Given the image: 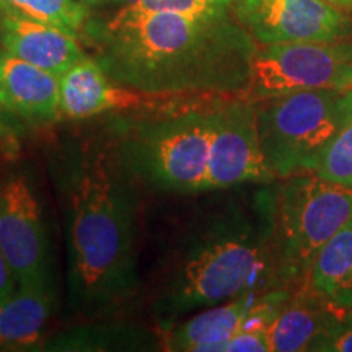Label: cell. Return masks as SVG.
<instances>
[{
  "mask_svg": "<svg viewBox=\"0 0 352 352\" xmlns=\"http://www.w3.org/2000/svg\"><path fill=\"white\" fill-rule=\"evenodd\" d=\"M50 173L64 214L69 311L88 321L113 318L140 287V183L122 160L116 122L65 138Z\"/></svg>",
  "mask_w": 352,
  "mask_h": 352,
  "instance_id": "1",
  "label": "cell"
},
{
  "mask_svg": "<svg viewBox=\"0 0 352 352\" xmlns=\"http://www.w3.org/2000/svg\"><path fill=\"white\" fill-rule=\"evenodd\" d=\"M279 285L267 209L259 222L240 209L196 217L179 230L151 289L153 323L166 333L188 315Z\"/></svg>",
  "mask_w": 352,
  "mask_h": 352,
  "instance_id": "3",
  "label": "cell"
},
{
  "mask_svg": "<svg viewBox=\"0 0 352 352\" xmlns=\"http://www.w3.org/2000/svg\"><path fill=\"white\" fill-rule=\"evenodd\" d=\"M78 2H82L83 6H87L88 8H91V10H95V8H98L103 6L107 0H78Z\"/></svg>",
  "mask_w": 352,
  "mask_h": 352,
  "instance_id": "28",
  "label": "cell"
},
{
  "mask_svg": "<svg viewBox=\"0 0 352 352\" xmlns=\"http://www.w3.org/2000/svg\"><path fill=\"white\" fill-rule=\"evenodd\" d=\"M23 121L25 120H21V118L16 116V114H13L10 109H8L6 104H3L2 101H0V124L16 129V127H19Z\"/></svg>",
  "mask_w": 352,
  "mask_h": 352,
  "instance_id": "25",
  "label": "cell"
},
{
  "mask_svg": "<svg viewBox=\"0 0 352 352\" xmlns=\"http://www.w3.org/2000/svg\"><path fill=\"white\" fill-rule=\"evenodd\" d=\"M235 0H107L101 7H132L148 12L179 13L186 16L228 15Z\"/></svg>",
  "mask_w": 352,
  "mask_h": 352,
  "instance_id": "21",
  "label": "cell"
},
{
  "mask_svg": "<svg viewBox=\"0 0 352 352\" xmlns=\"http://www.w3.org/2000/svg\"><path fill=\"white\" fill-rule=\"evenodd\" d=\"M232 12L259 46L352 38V15L327 0H235Z\"/></svg>",
  "mask_w": 352,
  "mask_h": 352,
  "instance_id": "9",
  "label": "cell"
},
{
  "mask_svg": "<svg viewBox=\"0 0 352 352\" xmlns=\"http://www.w3.org/2000/svg\"><path fill=\"white\" fill-rule=\"evenodd\" d=\"M328 3H331L336 8H340V10L349 13L352 15V0H327Z\"/></svg>",
  "mask_w": 352,
  "mask_h": 352,
  "instance_id": "27",
  "label": "cell"
},
{
  "mask_svg": "<svg viewBox=\"0 0 352 352\" xmlns=\"http://www.w3.org/2000/svg\"><path fill=\"white\" fill-rule=\"evenodd\" d=\"M59 77L0 51V101L28 122H50L60 116Z\"/></svg>",
  "mask_w": 352,
  "mask_h": 352,
  "instance_id": "13",
  "label": "cell"
},
{
  "mask_svg": "<svg viewBox=\"0 0 352 352\" xmlns=\"http://www.w3.org/2000/svg\"><path fill=\"white\" fill-rule=\"evenodd\" d=\"M2 50L60 77L87 56L80 38L38 20L0 13Z\"/></svg>",
  "mask_w": 352,
  "mask_h": 352,
  "instance_id": "11",
  "label": "cell"
},
{
  "mask_svg": "<svg viewBox=\"0 0 352 352\" xmlns=\"http://www.w3.org/2000/svg\"><path fill=\"white\" fill-rule=\"evenodd\" d=\"M54 310V289L19 287L10 298L0 303V349H39Z\"/></svg>",
  "mask_w": 352,
  "mask_h": 352,
  "instance_id": "16",
  "label": "cell"
},
{
  "mask_svg": "<svg viewBox=\"0 0 352 352\" xmlns=\"http://www.w3.org/2000/svg\"><path fill=\"white\" fill-rule=\"evenodd\" d=\"M264 162L276 178L314 173L352 107V88H321L254 101Z\"/></svg>",
  "mask_w": 352,
  "mask_h": 352,
  "instance_id": "6",
  "label": "cell"
},
{
  "mask_svg": "<svg viewBox=\"0 0 352 352\" xmlns=\"http://www.w3.org/2000/svg\"><path fill=\"white\" fill-rule=\"evenodd\" d=\"M16 290H19V284H16L10 266H8L6 256H3L2 250H0V303L10 298Z\"/></svg>",
  "mask_w": 352,
  "mask_h": 352,
  "instance_id": "24",
  "label": "cell"
},
{
  "mask_svg": "<svg viewBox=\"0 0 352 352\" xmlns=\"http://www.w3.org/2000/svg\"><path fill=\"white\" fill-rule=\"evenodd\" d=\"M15 138H16V129L0 124V142L7 144L8 147H10V145L15 142Z\"/></svg>",
  "mask_w": 352,
  "mask_h": 352,
  "instance_id": "26",
  "label": "cell"
},
{
  "mask_svg": "<svg viewBox=\"0 0 352 352\" xmlns=\"http://www.w3.org/2000/svg\"><path fill=\"white\" fill-rule=\"evenodd\" d=\"M320 178L352 188V107L314 171Z\"/></svg>",
  "mask_w": 352,
  "mask_h": 352,
  "instance_id": "20",
  "label": "cell"
},
{
  "mask_svg": "<svg viewBox=\"0 0 352 352\" xmlns=\"http://www.w3.org/2000/svg\"><path fill=\"white\" fill-rule=\"evenodd\" d=\"M263 290H250L239 297L199 310L166 331V351L223 352L228 340L239 331L250 308Z\"/></svg>",
  "mask_w": 352,
  "mask_h": 352,
  "instance_id": "15",
  "label": "cell"
},
{
  "mask_svg": "<svg viewBox=\"0 0 352 352\" xmlns=\"http://www.w3.org/2000/svg\"><path fill=\"white\" fill-rule=\"evenodd\" d=\"M116 126L122 160L140 184L175 195L208 191L212 108Z\"/></svg>",
  "mask_w": 352,
  "mask_h": 352,
  "instance_id": "5",
  "label": "cell"
},
{
  "mask_svg": "<svg viewBox=\"0 0 352 352\" xmlns=\"http://www.w3.org/2000/svg\"><path fill=\"white\" fill-rule=\"evenodd\" d=\"M0 51H2V41H0Z\"/></svg>",
  "mask_w": 352,
  "mask_h": 352,
  "instance_id": "29",
  "label": "cell"
},
{
  "mask_svg": "<svg viewBox=\"0 0 352 352\" xmlns=\"http://www.w3.org/2000/svg\"><path fill=\"white\" fill-rule=\"evenodd\" d=\"M101 8L78 38L118 85L145 95L245 94L259 44L230 13Z\"/></svg>",
  "mask_w": 352,
  "mask_h": 352,
  "instance_id": "2",
  "label": "cell"
},
{
  "mask_svg": "<svg viewBox=\"0 0 352 352\" xmlns=\"http://www.w3.org/2000/svg\"><path fill=\"white\" fill-rule=\"evenodd\" d=\"M155 338L147 329L131 324L100 323L72 328L44 341L46 351H151L157 349Z\"/></svg>",
  "mask_w": 352,
  "mask_h": 352,
  "instance_id": "18",
  "label": "cell"
},
{
  "mask_svg": "<svg viewBox=\"0 0 352 352\" xmlns=\"http://www.w3.org/2000/svg\"><path fill=\"white\" fill-rule=\"evenodd\" d=\"M90 12L78 0H0V13L44 21L77 38Z\"/></svg>",
  "mask_w": 352,
  "mask_h": 352,
  "instance_id": "19",
  "label": "cell"
},
{
  "mask_svg": "<svg viewBox=\"0 0 352 352\" xmlns=\"http://www.w3.org/2000/svg\"><path fill=\"white\" fill-rule=\"evenodd\" d=\"M60 116L88 120L101 113L138 108L145 94L118 85L94 57L85 56L59 77Z\"/></svg>",
  "mask_w": 352,
  "mask_h": 352,
  "instance_id": "12",
  "label": "cell"
},
{
  "mask_svg": "<svg viewBox=\"0 0 352 352\" xmlns=\"http://www.w3.org/2000/svg\"><path fill=\"white\" fill-rule=\"evenodd\" d=\"M305 285L341 310H352V219L321 246Z\"/></svg>",
  "mask_w": 352,
  "mask_h": 352,
  "instance_id": "17",
  "label": "cell"
},
{
  "mask_svg": "<svg viewBox=\"0 0 352 352\" xmlns=\"http://www.w3.org/2000/svg\"><path fill=\"white\" fill-rule=\"evenodd\" d=\"M0 250L19 287L54 289L41 202L23 173L0 182Z\"/></svg>",
  "mask_w": 352,
  "mask_h": 352,
  "instance_id": "8",
  "label": "cell"
},
{
  "mask_svg": "<svg viewBox=\"0 0 352 352\" xmlns=\"http://www.w3.org/2000/svg\"><path fill=\"white\" fill-rule=\"evenodd\" d=\"M266 209L277 280L298 289L321 246L352 219V188L315 173L292 175L266 195Z\"/></svg>",
  "mask_w": 352,
  "mask_h": 352,
  "instance_id": "4",
  "label": "cell"
},
{
  "mask_svg": "<svg viewBox=\"0 0 352 352\" xmlns=\"http://www.w3.org/2000/svg\"><path fill=\"white\" fill-rule=\"evenodd\" d=\"M321 88H352V38L259 46L241 96L259 101Z\"/></svg>",
  "mask_w": 352,
  "mask_h": 352,
  "instance_id": "7",
  "label": "cell"
},
{
  "mask_svg": "<svg viewBox=\"0 0 352 352\" xmlns=\"http://www.w3.org/2000/svg\"><path fill=\"white\" fill-rule=\"evenodd\" d=\"M314 351L320 352H352V310L347 311L340 323L327 336L316 342Z\"/></svg>",
  "mask_w": 352,
  "mask_h": 352,
  "instance_id": "23",
  "label": "cell"
},
{
  "mask_svg": "<svg viewBox=\"0 0 352 352\" xmlns=\"http://www.w3.org/2000/svg\"><path fill=\"white\" fill-rule=\"evenodd\" d=\"M270 346V329H243L240 328L228 340L223 352H267Z\"/></svg>",
  "mask_w": 352,
  "mask_h": 352,
  "instance_id": "22",
  "label": "cell"
},
{
  "mask_svg": "<svg viewBox=\"0 0 352 352\" xmlns=\"http://www.w3.org/2000/svg\"><path fill=\"white\" fill-rule=\"evenodd\" d=\"M347 311L331 305L307 285L294 289L270 329L271 351H314L316 342L327 336Z\"/></svg>",
  "mask_w": 352,
  "mask_h": 352,
  "instance_id": "14",
  "label": "cell"
},
{
  "mask_svg": "<svg viewBox=\"0 0 352 352\" xmlns=\"http://www.w3.org/2000/svg\"><path fill=\"white\" fill-rule=\"evenodd\" d=\"M276 176L264 162L259 144L256 104L239 95L212 108L208 191L245 183H271Z\"/></svg>",
  "mask_w": 352,
  "mask_h": 352,
  "instance_id": "10",
  "label": "cell"
}]
</instances>
